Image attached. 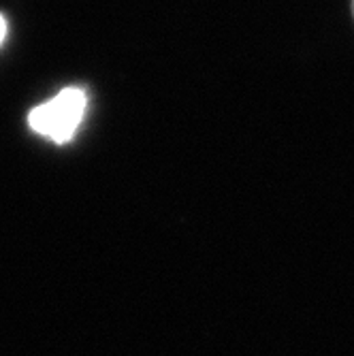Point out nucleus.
Segmentation results:
<instances>
[{
    "label": "nucleus",
    "instance_id": "nucleus-2",
    "mask_svg": "<svg viewBox=\"0 0 354 356\" xmlns=\"http://www.w3.org/2000/svg\"><path fill=\"white\" fill-rule=\"evenodd\" d=\"M5 37H7V22L3 15H0V43L5 41Z\"/></svg>",
    "mask_w": 354,
    "mask_h": 356
},
{
    "label": "nucleus",
    "instance_id": "nucleus-1",
    "mask_svg": "<svg viewBox=\"0 0 354 356\" xmlns=\"http://www.w3.org/2000/svg\"><path fill=\"white\" fill-rule=\"evenodd\" d=\"M86 105L88 96L81 88H67L51 101L32 109L28 113V124L35 133L58 145L69 143L83 120Z\"/></svg>",
    "mask_w": 354,
    "mask_h": 356
},
{
    "label": "nucleus",
    "instance_id": "nucleus-3",
    "mask_svg": "<svg viewBox=\"0 0 354 356\" xmlns=\"http://www.w3.org/2000/svg\"><path fill=\"white\" fill-rule=\"evenodd\" d=\"M352 11H354V0H352Z\"/></svg>",
    "mask_w": 354,
    "mask_h": 356
}]
</instances>
